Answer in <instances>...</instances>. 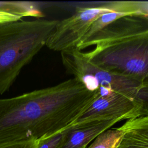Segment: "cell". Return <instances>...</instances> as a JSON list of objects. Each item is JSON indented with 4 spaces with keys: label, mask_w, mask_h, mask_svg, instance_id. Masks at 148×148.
Wrapping results in <instances>:
<instances>
[{
    "label": "cell",
    "mask_w": 148,
    "mask_h": 148,
    "mask_svg": "<svg viewBox=\"0 0 148 148\" xmlns=\"http://www.w3.org/2000/svg\"><path fill=\"white\" fill-rule=\"evenodd\" d=\"M73 77L56 86L0 99V148L40 141L73 124L99 97Z\"/></svg>",
    "instance_id": "cell-1"
},
{
    "label": "cell",
    "mask_w": 148,
    "mask_h": 148,
    "mask_svg": "<svg viewBox=\"0 0 148 148\" xmlns=\"http://www.w3.org/2000/svg\"><path fill=\"white\" fill-rule=\"evenodd\" d=\"M92 64L113 74L134 80L148 90V15L121 16L82 42L76 49Z\"/></svg>",
    "instance_id": "cell-2"
},
{
    "label": "cell",
    "mask_w": 148,
    "mask_h": 148,
    "mask_svg": "<svg viewBox=\"0 0 148 148\" xmlns=\"http://www.w3.org/2000/svg\"><path fill=\"white\" fill-rule=\"evenodd\" d=\"M58 20H17L0 25V95L46 42Z\"/></svg>",
    "instance_id": "cell-3"
},
{
    "label": "cell",
    "mask_w": 148,
    "mask_h": 148,
    "mask_svg": "<svg viewBox=\"0 0 148 148\" xmlns=\"http://www.w3.org/2000/svg\"><path fill=\"white\" fill-rule=\"evenodd\" d=\"M111 12L141 13L138 1H106L78 6L71 16L58 20L46 46L60 52L76 49L92 23L101 15Z\"/></svg>",
    "instance_id": "cell-4"
},
{
    "label": "cell",
    "mask_w": 148,
    "mask_h": 148,
    "mask_svg": "<svg viewBox=\"0 0 148 148\" xmlns=\"http://www.w3.org/2000/svg\"><path fill=\"white\" fill-rule=\"evenodd\" d=\"M61 55L66 72L81 81L88 90L96 91L101 87H107L145 103L142 95L148 99V90L143 89L139 83L101 69L91 63L83 51L74 49L62 51Z\"/></svg>",
    "instance_id": "cell-5"
},
{
    "label": "cell",
    "mask_w": 148,
    "mask_h": 148,
    "mask_svg": "<svg viewBox=\"0 0 148 148\" xmlns=\"http://www.w3.org/2000/svg\"><path fill=\"white\" fill-rule=\"evenodd\" d=\"M146 103L113 92L99 97L74 124L103 120H129L144 114Z\"/></svg>",
    "instance_id": "cell-6"
},
{
    "label": "cell",
    "mask_w": 148,
    "mask_h": 148,
    "mask_svg": "<svg viewBox=\"0 0 148 148\" xmlns=\"http://www.w3.org/2000/svg\"><path fill=\"white\" fill-rule=\"evenodd\" d=\"M119 120H103L73 124L66 129L60 148H86L102 132L119 122Z\"/></svg>",
    "instance_id": "cell-7"
},
{
    "label": "cell",
    "mask_w": 148,
    "mask_h": 148,
    "mask_svg": "<svg viewBox=\"0 0 148 148\" xmlns=\"http://www.w3.org/2000/svg\"><path fill=\"white\" fill-rule=\"evenodd\" d=\"M122 136L116 148H148V106L145 113L119 127Z\"/></svg>",
    "instance_id": "cell-8"
},
{
    "label": "cell",
    "mask_w": 148,
    "mask_h": 148,
    "mask_svg": "<svg viewBox=\"0 0 148 148\" xmlns=\"http://www.w3.org/2000/svg\"><path fill=\"white\" fill-rule=\"evenodd\" d=\"M0 12L21 18L24 17L41 18L43 13L32 2L18 1H0Z\"/></svg>",
    "instance_id": "cell-9"
},
{
    "label": "cell",
    "mask_w": 148,
    "mask_h": 148,
    "mask_svg": "<svg viewBox=\"0 0 148 148\" xmlns=\"http://www.w3.org/2000/svg\"><path fill=\"white\" fill-rule=\"evenodd\" d=\"M122 136L119 127L108 129L97 136L86 148H116Z\"/></svg>",
    "instance_id": "cell-10"
},
{
    "label": "cell",
    "mask_w": 148,
    "mask_h": 148,
    "mask_svg": "<svg viewBox=\"0 0 148 148\" xmlns=\"http://www.w3.org/2000/svg\"><path fill=\"white\" fill-rule=\"evenodd\" d=\"M134 14V13H128L124 12H111L106 13L101 15L90 25L89 28L87 29V31L85 33L81 42L86 40L91 35H92L96 33L97 32H98V31H99L100 29L105 27L106 25H107L111 22L116 20L117 18L121 16L127 15V14Z\"/></svg>",
    "instance_id": "cell-11"
},
{
    "label": "cell",
    "mask_w": 148,
    "mask_h": 148,
    "mask_svg": "<svg viewBox=\"0 0 148 148\" xmlns=\"http://www.w3.org/2000/svg\"><path fill=\"white\" fill-rule=\"evenodd\" d=\"M66 130L39 142L37 148H60L65 138Z\"/></svg>",
    "instance_id": "cell-12"
},
{
    "label": "cell",
    "mask_w": 148,
    "mask_h": 148,
    "mask_svg": "<svg viewBox=\"0 0 148 148\" xmlns=\"http://www.w3.org/2000/svg\"><path fill=\"white\" fill-rule=\"evenodd\" d=\"M39 145V142H29L26 143H21L13 145H10L1 148H37Z\"/></svg>",
    "instance_id": "cell-13"
},
{
    "label": "cell",
    "mask_w": 148,
    "mask_h": 148,
    "mask_svg": "<svg viewBox=\"0 0 148 148\" xmlns=\"http://www.w3.org/2000/svg\"><path fill=\"white\" fill-rule=\"evenodd\" d=\"M19 20H21V18L18 17L0 12V25Z\"/></svg>",
    "instance_id": "cell-14"
},
{
    "label": "cell",
    "mask_w": 148,
    "mask_h": 148,
    "mask_svg": "<svg viewBox=\"0 0 148 148\" xmlns=\"http://www.w3.org/2000/svg\"><path fill=\"white\" fill-rule=\"evenodd\" d=\"M140 11L142 13L148 15V1H138Z\"/></svg>",
    "instance_id": "cell-15"
},
{
    "label": "cell",
    "mask_w": 148,
    "mask_h": 148,
    "mask_svg": "<svg viewBox=\"0 0 148 148\" xmlns=\"http://www.w3.org/2000/svg\"></svg>",
    "instance_id": "cell-16"
}]
</instances>
